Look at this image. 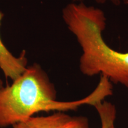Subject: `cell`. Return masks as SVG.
<instances>
[{"mask_svg":"<svg viewBox=\"0 0 128 128\" xmlns=\"http://www.w3.org/2000/svg\"><path fill=\"white\" fill-rule=\"evenodd\" d=\"M62 18L82 49L80 71L88 76L100 74L128 88V52L112 49L103 39L104 12L82 2H72L62 10Z\"/></svg>","mask_w":128,"mask_h":128,"instance_id":"2","label":"cell"},{"mask_svg":"<svg viewBox=\"0 0 128 128\" xmlns=\"http://www.w3.org/2000/svg\"><path fill=\"white\" fill-rule=\"evenodd\" d=\"M12 128H90L88 120L84 116H72L65 112L48 116H32L20 122Z\"/></svg>","mask_w":128,"mask_h":128,"instance_id":"3","label":"cell"},{"mask_svg":"<svg viewBox=\"0 0 128 128\" xmlns=\"http://www.w3.org/2000/svg\"><path fill=\"white\" fill-rule=\"evenodd\" d=\"M110 86L100 81L90 95L73 102L56 100V91L41 66L34 64L11 85L0 88V128L12 126L41 112H66L104 100L112 95Z\"/></svg>","mask_w":128,"mask_h":128,"instance_id":"1","label":"cell"},{"mask_svg":"<svg viewBox=\"0 0 128 128\" xmlns=\"http://www.w3.org/2000/svg\"><path fill=\"white\" fill-rule=\"evenodd\" d=\"M101 120L102 128H110L114 124L116 117L115 106L108 101H102L94 105Z\"/></svg>","mask_w":128,"mask_h":128,"instance_id":"5","label":"cell"},{"mask_svg":"<svg viewBox=\"0 0 128 128\" xmlns=\"http://www.w3.org/2000/svg\"><path fill=\"white\" fill-rule=\"evenodd\" d=\"M3 86H3V81H2V80L0 78V88L2 87Z\"/></svg>","mask_w":128,"mask_h":128,"instance_id":"7","label":"cell"},{"mask_svg":"<svg viewBox=\"0 0 128 128\" xmlns=\"http://www.w3.org/2000/svg\"><path fill=\"white\" fill-rule=\"evenodd\" d=\"M115 128V127H114V124H113V125H112V126H111V128Z\"/></svg>","mask_w":128,"mask_h":128,"instance_id":"8","label":"cell"},{"mask_svg":"<svg viewBox=\"0 0 128 128\" xmlns=\"http://www.w3.org/2000/svg\"><path fill=\"white\" fill-rule=\"evenodd\" d=\"M81 0H73L74 2H77V1H81ZM124 2L126 5H128V0H123ZM96 1L98 4H104V3L108 2H112V4H114V6H118L120 4L121 0H96Z\"/></svg>","mask_w":128,"mask_h":128,"instance_id":"6","label":"cell"},{"mask_svg":"<svg viewBox=\"0 0 128 128\" xmlns=\"http://www.w3.org/2000/svg\"><path fill=\"white\" fill-rule=\"evenodd\" d=\"M4 14L0 11V25ZM28 67V59L24 50L19 57H16L8 50L2 43L0 37V68L6 78L12 81L23 74Z\"/></svg>","mask_w":128,"mask_h":128,"instance_id":"4","label":"cell"}]
</instances>
